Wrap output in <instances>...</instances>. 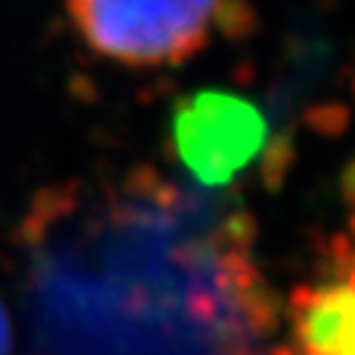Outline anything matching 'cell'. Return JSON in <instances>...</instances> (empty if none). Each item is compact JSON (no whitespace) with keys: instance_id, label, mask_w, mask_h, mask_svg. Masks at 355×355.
I'll return each mask as SVG.
<instances>
[{"instance_id":"obj_1","label":"cell","mask_w":355,"mask_h":355,"mask_svg":"<svg viewBox=\"0 0 355 355\" xmlns=\"http://www.w3.org/2000/svg\"><path fill=\"white\" fill-rule=\"evenodd\" d=\"M135 177L61 192L29 214V311L45 355H248L266 295L234 218H195Z\"/></svg>"},{"instance_id":"obj_2","label":"cell","mask_w":355,"mask_h":355,"mask_svg":"<svg viewBox=\"0 0 355 355\" xmlns=\"http://www.w3.org/2000/svg\"><path fill=\"white\" fill-rule=\"evenodd\" d=\"M92 51L132 69L179 66L224 24L229 0H64Z\"/></svg>"},{"instance_id":"obj_3","label":"cell","mask_w":355,"mask_h":355,"mask_svg":"<svg viewBox=\"0 0 355 355\" xmlns=\"http://www.w3.org/2000/svg\"><path fill=\"white\" fill-rule=\"evenodd\" d=\"M266 119L237 95L203 89L179 103L174 142L187 171L205 184H227L266 145Z\"/></svg>"},{"instance_id":"obj_4","label":"cell","mask_w":355,"mask_h":355,"mask_svg":"<svg viewBox=\"0 0 355 355\" xmlns=\"http://www.w3.org/2000/svg\"><path fill=\"white\" fill-rule=\"evenodd\" d=\"M290 355H355V248L290 295Z\"/></svg>"},{"instance_id":"obj_5","label":"cell","mask_w":355,"mask_h":355,"mask_svg":"<svg viewBox=\"0 0 355 355\" xmlns=\"http://www.w3.org/2000/svg\"><path fill=\"white\" fill-rule=\"evenodd\" d=\"M13 347V331H11V318L6 313V308L0 303V355H11Z\"/></svg>"}]
</instances>
